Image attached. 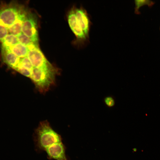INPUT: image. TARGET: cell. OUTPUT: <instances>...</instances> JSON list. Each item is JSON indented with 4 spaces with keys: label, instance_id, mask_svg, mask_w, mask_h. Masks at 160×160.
<instances>
[{
    "label": "cell",
    "instance_id": "1",
    "mask_svg": "<svg viewBox=\"0 0 160 160\" xmlns=\"http://www.w3.org/2000/svg\"><path fill=\"white\" fill-rule=\"evenodd\" d=\"M33 138L36 149L39 152L45 151L47 147L62 140L61 136L52 129L47 120L40 122L34 131Z\"/></svg>",
    "mask_w": 160,
    "mask_h": 160
},
{
    "label": "cell",
    "instance_id": "2",
    "mask_svg": "<svg viewBox=\"0 0 160 160\" xmlns=\"http://www.w3.org/2000/svg\"><path fill=\"white\" fill-rule=\"evenodd\" d=\"M59 73L58 68L50 63L42 67H33L30 78L41 92L45 93L55 83L56 76Z\"/></svg>",
    "mask_w": 160,
    "mask_h": 160
},
{
    "label": "cell",
    "instance_id": "3",
    "mask_svg": "<svg viewBox=\"0 0 160 160\" xmlns=\"http://www.w3.org/2000/svg\"><path fill=\"white\" fill-rule=\"evenodd\" d=\"M75 8V7H73L68 12V22L71 29L76 37V43L80 47H85L89 43V40L86 37L78 23Z\"/></svg>",
    "mask_w": 160,
    "mask_h": 160
},
{
    "label": "cell",
    "instance_id": "4",
    "mask_svg": "<svg viewBox=\"0 0 160 160\" xmlns=\"http://www.w3.org/2000/svg\"><path fill=\"white\" fill-rule=\"evenodd\" d=\"M22 32L30 38L35 44L39 46L37 19L34 13L28 12L22 25Z\"/></svg>",
    "mask_w": 160,
    "mask_h": 160
},
{
    "label": "cell",
    "instance_id": "5",
    "mask_svg": "<svg viewBox=\"0 0 160 160\" xmlns=\"http://www.w3.org/2000/svg\"><path fill=\"white\" fill-rule=\"evenodd\" d=\"M77 19L87 38L89 40V32L92 23L87 11L83 7L75 8Z\"/></svg>",
    "mask_w": 160,
    "mask_h": 160
},
{
    "label": "cell",
    "instance_id": "6",
    "mask_svg": "<svg viewBox=\"0 0 160 160\" xmlns=\"http://www.w3.org/2000/svg\"><path fill=\"white\" fill-rule=\"evenodd\" d=\"M66 148L62 142L54 144L45 150L49 159L68 160L65 153Z\"/></svg>",
    "mask_w": 160,
    "mask_h": 160
},
{
    "label": "cell",
    "instance_id": "7",
    "mask_svg": "<svg viewBox=\"0 0 160 160\" xmlns=\"http://www.w3.org/2000/svg\"><path fill=\"white\" fill-rule=\"evenodd\" d=\"M27 57L30 60L33 67H42L47 65L50 63L46 59L39 47L29 50Z\"/></svg>",
    "mask_w": 160,
    "mask_h": 160
},
{
    "label": "cell",
    "instance_id": "8",
    "mask_svg": "<svg viewBox=\"0 0 160 160\" xmlns=\"http://www.w3.org/2000/svg\"><path fill=\"white\" fill-rule=\"evenodd\" d=\"M1 53L3 62L14 69L19 63L20 58L10 52L1 51Z\"/></svg>",
    "mask_w": 160,
    "mask_h": 160
},
{
    "label": "cell",
    "instance_id": "9",
    "mask_svg": "<svg viewBox=\"0 0 160 160\" xmlns=\"http://www.w3.org/2000/svg\"><path fill=\"white\" fill-rule=\"evenodd\" d=\"M1 51L11 53L20 58L27 56L29 51L28 48L18 43L7 50L1 49Z\"/></svg>",
    "mask_w": 160,
    "mask_h": 160
},
{
    "label": "cell",
    "instance_id": "10",
    "mask_svg": "<svg viewBox=\"0 0 160 160\" xmlns=\"http://www.w3.org/2000/svg\"><path fill=\"white\" fill-rule=\"evenodd\" d=\"M19 43L27 47L29 50L33 49L39 46L35 44L28 37L22 32L17 36Z\"/></svg>",
    "mask_w": 160,
    "mask_h": 160
},
{
    "label": "cell",
    "instance_id": "11",
    "mask_svg": "<svg viewBox=\"0 0 160 160\" xmlns=\"http://www.w3.org/2000/svg\"><path fill=\"white\" fill-rule=\"evenodd\" d=\"M17 66L23 67L31 72L33 68L31 63L27 56L20 58L19 63Z\"/></svg>",
    "mask_w": 160,
    "mask_h": 160
},
{
    "label": "cell",
    "instance_id": "12",
    "mask_svg": "<svg viewBox=\"0 0 160 160\" xmlns=\"http://www.w3.org/2000/svg\"><path fill=\"white\" fill-rule=\"evenodd\" d=\"M103 102L105 105L109 108L114 107L116 104L115 98L112 95H108L105 97Z\"/></svg>",
    "mask_w": 160,
    "mask_h": 160
},
{
    "label": "cell",
    "instance_id": "13",
    "mask_svg": "<svg viewBox=\"0 0 160 160\" xmlns=\"http://www.w3.org/2000/svg\"><path fill=\"white\" fill-rule=\"evenodd\" d=\"M14 70L25 76L30 78L31 77V72L23 67L17 66Z\"/></svg>",
    "mask_w": 160,
    "mask_h": 160
},
{
    "label": "cell",
    "instance_id": "14",
    "mask_svg": "<svg viewBox=\"0 0 160 160\" xmlns=\"http://www.w3.org/2000/svg\"><path fill=\"white\" fill-rule=\"evenodd\" d=\"M136 6L135 10L137 11L138 9L142 6L144 4H148L150 3L151 1H138L136 0L135 1Z\"/></svg>",
    "mask_w": 160,
    "mask_h": 160
}]
</instances>
